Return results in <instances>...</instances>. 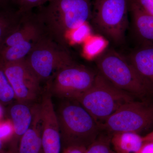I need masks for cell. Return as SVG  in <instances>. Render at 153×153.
I'll return each instance as SVG.
<instances>
[{
	"instance_id": "6da1fadb",
	"label": "cell",
	"mask_w": 153,
	"mask_h": 153,
	"mask_svg": "<svg viewBox=\"0 0 153 153\" xmlns=\"http://www.w3.org/2000/svg\"><path fill=\"white\" fill-rule=\"evenodd\" d=\"M92 4L91 0H52L36 14L45 34L68 48L71 33L90 21Z\"/></svg>"
},
{
	"instance_id": "7a4b0ae2",
	"label": "cell",
	"mask_w": 153,
	"mask_h": 153,
	"mask_svg": "<svg viewBox=\"0 0 153 153\" xmlns=\"http://www.w3.org/2000/svg\"><path fill=\"white\" fill-rule=\"evenodd\" d=\"M68 100L56 111L63 149L72 146L87 148L97 138L101 128L79 102Z\"/></svg>"
},
{
	"instance_id": "3957f363",
	"label": "cell",
	"mask_w": 153,
	"mask_h": 153,
	"mask_svg": "<svg viewBox=\"0 0 153 153\" xmlns=\"http://www.w3.org/2000/svg\"><path fill=\"white\" fill-rule=\"evenodd\" d=\"M133 100L132 94L116 87L98 72L91 87L76 101L100 128L121 106Z\"/></svg>"
},
{
	"instance_id": "277c9868",
	"label": "cell",
	"mask_w": 153,
	"mask_h": 153,
	"mask_svg": "<svg viewBox=\"0 0 153 153\" xmlns=\"http://www.w3.org/2000/svg\"><path fill=\"white\" fill-rule=\"evenodd\" d=\"M95 63L98 72L105 79L133 96H143L152 89L127 58L114 49H105L95 58Z\"/></svg>"
},
{
	"instance_id": "5b68a950",
	"label": "cell",
	"mask_w": 153,
	"mask_h": 153,
	"mask_svg": "<svg viewBox=\"0 0 153 153\" xmlns=\"http://www.w3.org/2000/svg\"><path fill=\"white\" fill-rule=\"evenodd\" d=\"M25 60L41 84L46 85L60 68L74 62L68 48L58 44L45 33Z\"/></svg>"
},
{
	"instance_id": "8992f818",
	"label": "cell",
	"mask_w": 153,
	"mask_h": 153,
	"mask_svg": "<svg viewBox=\"0 0 153 153\" xmlns=\"http://www.w3.org/2000/svg\"><path fill=\"white\" fill-rule=\"evenodd\" d=\"M129 0H94L90 20L97 32L116 44L124 41Z\"/></svg>"
},
{
	"instance_id": "52a82bcc",
	"label": "cell",
	"mask_w": 153,
	"mask_h": 153,
	"mask_svg": "<svg viewBox=\"0 0 153 153\" xmlns=\"http://www.w3.org/2000/svg\"><path fill=\"white\" fill-rule=\"evenodd\" d=\"M97 74L90 68L74 62L60 68L45 86L52 96L76 101L91 87Z\"/></svg>"
},
{
	"instance_id": "ba28073f",
	"label": "cell",
	"mask_w": 153,
	"mask_h": 153,
	"mask_svg": "<svg viewBox=\"0 0 153 153\" xmlns=\"http://www.w3.org/2000/svg\"><path fill=\"white\" fill-rule=\"evenodd\" d=\"M153 124V108L140 102H129L121 106L100 126L109 134L139 132Z\"/></svg>"
},
{
	"instance_id": "9c48e42d",
	"label": "cell",
	"mask_w": 153,
	"mask_h": 153,
	"mask_svg": "<svg viewBox=\"0 0 153 153\" xmlns=\"http://www.w3.org/2000/svg\"><path fill=\"white\" fill-rule=\"evenodd\" d=\"M1 65L13 89L16 101L33 104L43 90L41 82L25 59Z\"/></svg>"
},
{
	"instance_id": "30bf717a",
	"label": "cell",
	"mask_w": 153,
	"mask_h": 153,
	"mask_svg": "<svg viewBox=\"0 0 153 153\" xmlns=\"http://www.w3.org/2000/svg\"><path fill=\"white\" fill-rule=\"evenodd\" d=\"M40 110L42 141L44 153H61L62 142L56 111L49 88L45 86L41 94Z\"/></svg>"
},
{
	"instance_id": "8fae6325",
	"label": "cell",
	"mask_w": 153,
	"mask_h": 153,
	"mask_svg": "<svg viewBox=\"0 0 153 153\" xmlns=\"http://www.w3.org/2000/svg\"><path fill=\"white\" fill-rule=\"evenodd\" d=\"M44 33L36 13L33 11L23 14L16 27L4 40L0 52L28 39L36 38Z\"/></svg>"
},
{
	"instance_id": "7c38bea8",
	"label": "cell",
	"mask_w": 153,
	"mask_h": 153,
	"mask_svg": "<svg viewBox=\"0 0 153 153\" xmlns=\"http://www.w3.org/2000/svg\"><path fill=\"white\" fill-rule=\"evenodd\" d=\"M33 109L32 123L19 140L17 153H44L40 103L33 104Z\"/></svg>"
},
{
	"instance_id": "4fadbf2b",
	"label": "cell",
	"mask_w": 153,
	"mask_h": 153,
	"mask_svg": "<svg viewBox=\"0 0 153 153\" xmlns=\"http://www.w3.org/2000/svg\"><path fill=\"white\" fill-rule=\"evenodd\" d=\"M33 104H27L16 101L10 104L8 114L13 124L14 134L12 140L13 151L17 153L18 144L21 137L30 128L33 117Z\"/></svg>"
},
{
	"instance_id": "5bb4252c",
	"label": "cell",
	"mask_w": 153,
	"mask_h": 153,
	"mask_svg": "<svg viewBox=\"0 0 153 153\" xmlns=\"http://www.w3.org/2000/svg\"><path fill=\"white\" fill-rule=\"evenodd\" d=\"M137 72L153 89V44H143L126 57Z\"/></svg>"
},
{
	"instance_id": "9a60e30c",
	"label": "cell",
	"mask_w": 153,
	"mask_h": 153,
	"mask_svg": "<svg viewBox=\"0 0 153 153\" xmlns=\"http://www.w3.org/2000/svg\"><path fill=\"white\" fill-rule=\"evenodd\" d=\"M129 12L131 15L135 33L144 44H153V16L147 14L133 0L129 1Z\"/></svg>"
},
{
	"instance_id": "2e32d148",
	"label": "cell",
	"mask_w": 153,
	"mask_h": 153,
	"mask_svg": "<svg viewBox=\"0 0 153 153\" xmlns=\"http://www.w3.org/2000/svg\"><path fill=\"white\" fill-rule=\"evenodd\" d=\"M111 143L115 153H136L143 143V137L133 132L111 134Z\"/></svg>"
},
{
	"instance_id": "e0dca14e",
	"label": "cell",
	"mask_w": 153,
	"mask_h": 153,
	"mask_svg": "<svg viewBox=\"0 0 153 153\" xmlns=\"http://www.w3.org/2000/svg\"><path fill=\"white\" fill-rule=\"evenodd\" d=\"M44 33L36 38L25 40L3 49L0 52V64L17 62L25 59Z\"/></svg>"
},
{
	"instance_id": "ac0fdd59",
	"label": "cell",
	"mask_w": 153,
	"mask_h": 153,
	"mask_svg": "<svg viewBox=\"0 0 153 153\" xmlns=\"http://www.w3.org/2000/svg\"><path fill=\"white\" fill-rule=\"evenodd\" d=\"M23 15L16 8L0 10V49L6 37L21 22Z\"/></svg>"
},
{
	"instance_id": "d6986e66",
	"label": "cell",
	"mask_w": 153,
	"mask_h": 153,
	"mask_svg": "<svg viewBox=\"0 0 153 153\" xmlns=\"http://www.w3.org/2000/svg\"><path fill=\"white\" fill-rule=\"evenodd\" d=\"M14 100L16 98L13 89L0 64V104L2 105H10Z\"/></svg>"
},
{
	"instance_id": "ffe728a7",
	"label": "cell",
	"mask_w": 153,
	"mask_h": 153,
	"mask_svg": "<svg viewBox=\"0 0 153 153\" xmlns=\"http://www.w3.org/2000/svg\"><path fill=\"white\" fill-rule=\"evenodd\" d=\"M111 134L99 135L87 148L85 153H115L111 147Z\"/></svg>"
},
{
	"instance_id": "44dd1931",
	"label": "cell",
	"mask_w": 153,
	"mask_h": 153,
	"mask_svg": "<svg viewBox=\"0 0 153 153\" xmlns=\"http://www.w3.org/2000/svg\"><path fill=\"white\" fill-rule=\"evenodd\" d=\"M106 41L100 37H95L90 39L84 46V52L87 57H97L105 50Z\"/></svg>"
},
{
	"instance_id": "7402d4cb",
	"label": "cell",
	"mask_w": 153,
	"mask_h": 153,
	"mask_svg": "<svg viewBox=\"0 0 153 153\" xmlns=\"http://www.w3.org/2000/svg\"><path fill=\"white\" fill-rule=\"evenodd\" d=\"M52 0H12L14 6L21 14L27 13L33 9L45 5Z\"/></svg>"
},
{
	"instance_id": "603a6c76",
	"label": "cell",
	"mask_w": 153,
	"mask_h": 153,
	"mask_svg": "<svg viewBox=\"0 0 153 153\" xmlns=\"http://www.w3.org/2000/svg\"><path fill=\"white\" fill-rule=\"evenodd\" d=\"M87 23L83 24L71 33L68 37V44L69 43L73 44L81 43L90 36L91 30Z\"/></svg>"
},
{
	"instance_id": "cb8c5ba5",
	"label": "cell",
	"mask_w": 153,
	"mask_h": 153,
	"mask_svg": "<svg viewBox=\"0 0 153 153\" xmlns=\"http://www.w3.org/2000/svg\"><path fill=\"white\" fill-rule=\"evenodd\" d=\"M13 134V126L10 120L0 121V139L5 143L12 140Z\"/></svg>"
},
{
	"instance_id": "d4e9b609",
	"label": "cell",
	"mask_w": 153,
	"mask_h": 153,
	"mask_svg": "<svg viewBox=\"0 0 153 153\" xmlns=\"http://www.w3.org/2000/svg\"><path fill=\"white\" fill-rule=\"evenodd\" d=\"M145 13L153 16V0H133Z\"/></svg>"
},
{
	"instance_id": "484cf974",
	"label": "cell",
	"mask_w": 153,
	"mask_h": 153,
	"mask_svg": "<svg viewBox=\"0 0 153 153\" xmlns=\"http://www.w3.org/2000/svg\"><path fill=\"white\" fill-rule=\"evenodd\" d=\"M86 148L79 146H72L63 149L62 153H85Z\"/></svg>"
},
{
	"instance_id": "4316f807",
	"label": "cell",
	"mask_w": 153,
	"mask_h": 153,
	"mask_svg": "<svg viewBox=\"0 0 153 153\" xmlns=\"http://www.w3.org/2000/svg\"><path fill=\"white\" fill-rule=\"evenodd\" d=\"M136 153H153V141L144 142L139 150Z\"/></svg>"
},
{
	"instance_id": "83f0119b",
	"label": "cell",
	"mask_w": 153,
	"mask_h": 153,
	"mask_svg": "<svg viewBox=\"0 0 153 153\" xmlns=\"http://www.w3.org/2000/svg\"><path fill=\"white\" fill-rule=\"evenodd\" d=\"M10 4H13L12 0H0V10L10 7Z\"/></svg>"
},
{
	"instance_id": "f1b7e54d",
	"label": "cell",
	"mask_w": 153,
	"mask_h": 153,
	"mask_svg": "<svg viewBox=\"0 0 153 153\" xmlns=\"http://www.w3.org/2000/svg\"><path fill=\"white\" fill-rule=\"evenodd\" d=\"M143 142L153 141V131L146 135L145 136L143 137Z\"/></svg>"
},
{
	"instance_id": "f546056e",
	"label": "cell",
	"mask_w": 153,
	"mask_h": 153,
	"mask_svg": "<svg viewBox=\"0 0 153 153\" xmlns=\"http://www.w3.org/2000/svg\"><path fill=\"white\" fill-rule=\"evenodd\" d=\"M3 106L1 104H0V121H1L4 116V111Z\"/></svg>"
},
{
	"instance_id": "4dcf8cb0",
	"label": "cell",
	"mask_w": 153,
	"mask_h": 153,
	"mask_svg": "<svg viewBox=\"0 0 153 153\" xmlns=\"http://www.w3.org/2000/svg\"><path fill=\"white\" fill-rule=\"evenodd\" d=\"M4 143L0 139V153H1V152L3 148H4Z\"/></svg>"
},
{
	"instance_id": "1f68e13d",
	"label": "cell",
	"mask_w": 153,
	"mask_h": 153,
	"mask_svg": "<svg viewBox=\"0 0 153 153\" xmlns=\"http://www.w3.org/2000/svg\"><path fill=\"white\" fill-rule=\"evenodd\" d=\"M8 153H14V152H10Z\"/></svg>"
}]
</instances>
